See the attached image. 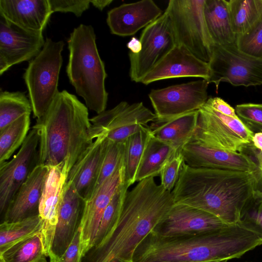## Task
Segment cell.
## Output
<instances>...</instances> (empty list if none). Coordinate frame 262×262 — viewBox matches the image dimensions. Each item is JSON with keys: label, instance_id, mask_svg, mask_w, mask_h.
I'll list each match as a JSON object with an SVG mask.
<instances>
[{"label": "cell", "instance_id": "obj_23", "mask_svg": "<svg viewBox=\"0 0 262 262\" xmlns=\"http://www.w3.org/2000/svg\"><path fill=\"white\" fill-rule=\"evenodd\" d=\"M50 167L38 165L21 185L5 212L3 222H13L39 215L40 198Z\"/></svg>", "mask_w": 262, "mask_h": 262}, {"label": "cell", "instance_id": "obj_52", "mask_svg": "<svg viewBox=\"0 0 262 262\" xmlns=\"http://www.w3.org/2000/svg\"><path fill=\"white\" fill-rule=\"evenodd\" d=\"M259 191L260 194L262 196V190H259Z\"/></svg>", "mask_w": 262, "mask_h": 262}, {"label": "cell", "instance_id": "obj_1", "mask_svg": "<svg viewBox=\"0 0 262 262\" xmlns=\"http://www.w3.org/2000/svg\"><path fill=\"white\" fill-rule=\"evenodd\" d=\"M174 204L171 191L158 185L154 177L138 182L127 191L119 215L104 238L90 249L82 262H110L114 258L133 261L138 245Z\"/></svg>", "mask_w": 262, "mask_h": 262}, {"label": "cell", "instance_id": "obj_28", "mask_svg": "<svg viewBox=\"0 0 262 262\" xmlns=\"http://www.w3.org/2000/svg\"><path fill=\"white\" fill-rule=\"evenodd\" d=\"M150 136L148 126L129 136L124 142V183L128 187L136 182L137 170Z\"/></svg>", "mask_w": 262, "mask_h": 262}, {"label": "cell", "instance_id": "obj_32", "mask_svg": "<svg viewBox=\"0 0 262 262\" xmlns=\"http://www.w3.org/2000/svg\"><path fill=\"white\" fill-rule=\"evenodd\" d=\"M30 114H26L0 130V165L7 162L24 142L30 128Z\"/></svg>", "mask_w": 262, "mask_h": 262}, {"label": "cell", "instance_id": "obj_10", "mask_svg": "<svg viewBox=\"0 0 262 262\" xmlns=\"http://www.w3.org/2000/svg\"><path fill=\"white\" fill-rule=\"evenodd\" d=\"M156 118V114L142 102L129 104L122 101L113 108L90 118V136L93 140L104 136L111 142L123 143Z\"/></svg>", "mask_w": 262, "mask_h": 262}, {"label": "cell", "instance_id": "obj_17", "mask_svg": "<svg viewBox=\"0 0 262 262\" xmlns=\"http://www.w3.org/2000/svg\"><path fill=\"white\" fill-rule=\"evenodd\" d=\"M124 181L123 163L86 201L80 227L82 258L94 246L104 212L116 189Z\"/></svg>", "mask_w": 262, "mask_h": 262}, {"label": "cell", "instance_id": "obj_26", "mask_svg": "<svg viewBox=\"0 0 262 262\" xmlns=\"http://www.w3.org/2000/svg\"><path fill=\"white\" fill-rule=\"evenodd\" d=\"M204 11L207 29L213 45L234 43L236 35L231 25L228 1L205 0Z\"/></svg>", "mask_w": 262, "mask_h": 262}, {"label": "cell", "instance_id": "obj_16", "mask_svg": "<svg viewBox=\"0 0 262 262\" xmlns=\"http://www.w3.org/2000/svg\"><path fill=\"white\" fill-rule=\"evenodd\" d=\"M228 225L209 213L187 205L174 204L152 231L160 236H172L209 232Z\"/></svg>", "mask_w": 262, "mask_h": 262}, {"label": "cell", "instance_id": "obj_43", "mask_svg": "<svg viewBox=\"0 0 262 262\" xmlns=\"http://www.w3.org/2000/svg\"><path fill=\"white\" fill-rule=\"evenodd\" d=\"M241 152L245 154L250 153V158L256 164L258 168V190H262V151L255 148L252 143L244 148Z\"/></svg>", "mask_w": 262, "mask_h": 262}, {"label": "cell", "instance_id": "obj_25", "mask_svg": "<svg viewBox=\"0 0 262 262\" xmlns=\"http://www.w3.org/2000/svg\"><path fill=\"white\" fill-rule=\"evenodd\" d=\"M199 110L166 119H157L149 126L151 136L181 152L196 130Z\"/></svg>", "mask_w": 262, "mask_h": 262}, {"label": "cell", "instance_id": "obj_35", "mask_svg": "<svg viewBox=\"0 0 262 262\" xmlns=\"http://www.w3.org/2000/svg\"><path fill=\"white\" fill-rule=\"evenodd\" d=\"M235 43L244 53L262 58V14L246 32L236 35Z\"/></svg>", "mask_w": 262, "mask_h": 262}, {"label": "cell", "instance_id": "obj_9", "mask_svg": "<svg viewBox=\"0 0 262 262\" xmlns=\"http://www.w3.org/2000/svg\"><path fill=\"white\" fill-rule=\"evenodd\" d=\"M210 77L216 91L221 82L234 86H255L262 84V58L241 51L235 43L213 45L208 62Z\"/></svg>", "mask_w": 262, "mask_h": 262}, {"label": "cell", "instance_id": "obj_7", "mask_svg": "<svg viewBox=\"0 0 262 262\" xmlns=\"http://www.w3.org/2000/svg\"><path fill=\"white\" fill-rule=\"evenodd\" d=\"M205 0H170L165 11L171 21L177 45L209 62L213 43L205 21Z\"/></svg>", "mask_w": 262, "mask_h": 262}, {"label": "cell", "instance_id": "obj_24", "mask_svg": "<svg viewBox=\"0 0 262 262\" xmlns=\"http://www.w3.org/2000/svg\"><path fill=\"white\" fill-rule=\"evenodd\" d=\"M53 12L48 0H1L0 16L31 32H42Z\"/></svg>", "mask_w": 262, "mask_h": 262}, {"label": "cell", "instance_id": "obj_20", "mask_svg": "<svg viewBox=\"0 0 262 262\" xmlns=\"http://www.w3.org/2000/svg\"><path fill=\"white\" fill-rule=\"evenodd\" d=\"M86 201L67 181L60 204L58 222L49 255L56 259L66 250L80 228Z\"/></svg>", "mask_w": 262, "mask_h": 262}, {"label": "cell", "instance_id": "obj_30", "mask_svg": "<svg viewBox=\"0 0 262 262\" xmlns=\"http://www.w3.org/2000/svg\"><path fill=\"white\" fill-rule=\"evenodd\" d=\"M40 232L0 253L5 262H48Z\"/></svg>", "mask_w": 262, "mask_h": 262}, {"label": "cell", "instance_id": "obj_15", "mask_svg": "<svg viewBox=\"0 0 262 262\" xmlns=\"http://www.w3.org/2000/svg\"><path fill=\"white\" fill-rule=\"evenodd\" d=\"M71 168L67 161L50 167L40 198L39 206L40 234L47 256L51 252L62 192Z\"/></svg>", "mask_w": 262, "mask_h": 262}, {"label": "cell", "instance_id": "obj_47", "mask_svg": "<svg viewBox=\"0 0 262 262\" xmlns=\"http://www.w3.org/2000/svg\"><path fill=\"white\" fill-rule=\"evenodd\" d=\"M110 262H134V261H126L123 259H119V258H114L111 260Z\"/></svg>", "mask_w": 262, "mask_h": 262}, {"label": "cell", "instance_id": "obj_3", "mask_svg": "<svg viewBox=\"0 0 262 262\" xmlns=\"http://www.w3.org/2000/svg\"><path fill=\"white\" fill-rule=\"evenodd\" d=\"M262 245L254 231L241 223L196 234L162 236L152 231L142 240L134 262H202L238 258Z\"/></svg>", "mask_w": 262, "mask_h": 262}, {"label": "cell", "instance_id": "obj_4", "mask_svg": "<svg viewBox=\"0 0 262 262\" xmlns=\"http://www.w3.org/2000/svg\"><path fill=\"white\" fill-rule=\"evenodd\" d=\"M88 108L66 90L59 92L32 128L39 136L38 165L49 167L68 161L72 168L94 141Z\"/></svg>", "mask_w": 262, "mask_h": 262}, {"label": "cell", "instance_id": "obj_40", "mask_svg": "<svg viewBox=\"0 0 262 262\" xmlns=\"http://www.w3.org/2000/svg\"><path fill=\"white\" fill-rule=\"evenodd\" d=\"M53 13L71 12L80 17L90 7V0H48Z\"/></svg>", "mask_w": 262, "mask_h": 262}, {"label": "cell", "instance_id": "obj_33", "mask_svg": "<svg viewBox=\"0 0 262 262\" xmlns=\"http://www.w3.org/2000/svg\"><path fill=\"white\" fill-rule=\"evenodd\" d=\"M32 111L31 102L24 93L0 92V130Z\"/></svg>", "mask_w": 262, "mask_h": 262}, {"label": "cell", "instance_id": "obj_11", "mask_svg": "<svg viewBox=\"0 0 262 262\" xmlns=\"http://www.w3.org/2000/svg\"><path fill=\"white\" fill-rule=\"evenodd\" d=\"M142 49L129 53V76L135 82L142 78L177 45L172 26L166 11L142 32Z\"/></svg>", "mask_w": 262, "mask_h": 262}, {"label": "cell", "instance_id": "obj_39", "mask_svg": "<svg viewBox=\"0 0 262 262\" xmlns=\"http://www.w3.org/2000/svg\"><path fill=\"white\" fill-rule=\"evenodd\" d=\"M184 162L181 152L177 153L164 166L160 173V185L166 190L171 191L179 178Z\"/></svg>", "mask_w": 262, "mask_h": 262}, {"label": "cell", "instance_id": "obj_34", "mask_svg": "<svg viewBox=\"0 0 262 262\" xmlns=\"http://www.w3.org/2000/svg\"><path fill=\"white\" fill-rule=\"evenodd\" d=\"M128 188L124 181L116 189L103 214L94 246L103 240L117 219Z\"/></svg>", "mask_w": 262, "mask_h": 262}, {"label": "cell", "instance_id": "obj_36", "mask_svg": "<svg viewBox=\"0 0 262 262\" xmlns=\"http://www.w3.org/2000/svg\"><path fill=\"white\" fill-rule=\"evenodd\" d=\"M124 142L114 143L108 140L95 191L124 163Z\"/></svg>", "mask_w": 262, "mask_h": 262}, {"label": "cell", "instance_id": "obj_42", "mask_svg": "<svg viewBox=\"0 0 262 262\" xmlns=\"http://www.w3.org/2000/svg\"><path fill=\"white\" fill-rule=\"evenodd\" d=\"M205 104L223 115L234 118L238 117L235 110L221 98H209Z\"/></svg>", "mask_w": 262, "mask_h": 262}, {"label": "cell", "instance_id": "obj_46", "mask_svg": "<svg viewBox=\"0 0 262 262\" xmlns=\"http://www.w3.org/2000/svg\"><path fill=\"white\" fill-rule=\"evenodd\" d=\"M90 1L93 6L100 11L103 10L105 7L113 2L112 0H93Z\"/></svg>", "mask_w": 262, "mask_h": 262}, {"label": "cell", "instance_id": "obj_45", "mask_svg": "<svg viewBox=\"0 0 262 262\" xmlns=\"http://www.w3.org/2000/svg\"><path fill=\"white\" fill-rule=\"evenodd\" d=\"M252 144L255 148L262 151V132L254 134Z\"/></svg>", "mask_w": 262, "mask_h": 262}, {"label": "cell", "instance_id": "obj_51", "mask_svg": "<svg viewBox=\"0 0 262 262\" xmlns=\"http://www.w3.org/2000/svg\"><path fill=\"white\" fill-rule=\"evenodd\" d=\"M219 261H202V262H217Z\"/></svg>", "mask_w": 262, "mask_h": 262}, {"label": "cell", "instance_id": "obj_14", "mask_svg": "<svg viewBox=\"0 0 262 262\" xmlns=\"http://www.w3.org/2000/svg\"><path fill=\"white\" fill-rule=\"evenodd\" d=\"M45 42L42 32L26 31L0 16V75L15 64L33 59Z\"/></svg>", "mask_w": 262, "mask_h": 262}, {"label": "cell", "instance_id": "obj_6", "mask_svg": "<svg viewBox=\"0 0 262 262\" xmlns=\"http://www.w3.org/2000/svg\"><path fill=\"white\" fill-rule=\"evenodd\" d=\"M64 43L47 38L40 53L29 63L24 74L34 117L43 116L59 93L58 79Z\"/></svg>", "mask_w": 262, "mask_h": 262}, {"label": "cell", "instance_id": "obj_8", "mask_svg": "<svg viewBox=\"0 0 262 262\" xmlns=\"http://www.w3.org/2000/svg\"><path fill=\"white\" fill-rule=\"evenodd\" d=\"M253 135L238 117L223 115L204 104L199 110L197 127L190 140L210 147L241 152L252 143Z\"/></svg>", "mask_w": 262, "mask_h": 262}, {"label": "cell", "instance_id": "obj_48", "mask_svg": "<svg viewBox=\"0 0 262 262\" xmlns=\"http://www.w3.org/2000/svg\"><path fill=\"white\" fill-rule=\"evenodd\" d=\"M50 262H57L56 258L52 255H49Z\"/></svg>", "mask_w": 262, "mask_h": 262}, {"label": "cell", "instance_id": "obj_27", "mask_svg": "<svg viewBox=\"0 0 262 262\" xmlns=\"http://www.w3.org/2000/svg\"><path fill=\"white\" fill-rule=\"evenodd\" d=\"M177 153L172 147L151 136L139 166L136 181L160 176L165 164Z\"/></svg>", "mask_w": 262, "mask_h": 262}, {"label": "cell", "instance_id": "obj_19", "mask_svg": "<svg viewBox=\"0 0 262 262\" xmlns=\"http://www.w3.org/2000/svg\"><path fill=\"white\" fill-rule=\"evenodd\" d=\"M208 62L196 57L186 47L176 45L141 80L147 85L156 81L182 77H200L208 81Z\"/></svg>", "mask_w": 262, "mask_h": 262}, {"label": "cell", "instance_id": "obj_49", "mask_svg": "<svg viewBox=\"0 0 262 262\" xmlns=\"http://www.w3.org/2000/svg\"><path fill=\"white\" fill-rule=\"evenodd\" d=\"M227 260H221V261H219L217 262H227Z\"/></svg>", "mask_w": 262, "mask_h": 262}, {"label": "cell", "instance_id": "obj_2", "mask_svg": "<svg viewBox=\"0 0 262 262\" xmlns=\"http://www.w3.org/2000/svg\"><path fill=\"white\" fill-rule=\"evenodd\" d=\"M258 190L257 172L192 167L184 162L171 192L174 204L204 211L232 225L241 222Z\"/></svg>", "mask_w": 262, "mask_h": 262}, {"label": "cell", "instance_id": "obj_44", "mask_svg": "<svg viewBox=\"0 0 262 262\" xmlns=\"http://www.w3.org/2000/svg\"><path fill=\"white\" fill-rule=\"evenodd\" d=\"M127 48L130 50V52L137 54L139 53L142 49V45L139 39L133 37L127 43Z\"/></svg>", "mask_w": 262, "mask_h": 262}, {"label": "cell", "instance_id": "obj_41", "mask_svg": "<svg viewBox=\"0 0 262 262\" xmlns=\"http://www.w3.org/2000/svg\"><path fill=\"white\" fill-rule=\"evenodd\" d=\"M80 242L81 231L79 228L66 250L59 258L56 259L57 262H82Z\"/></svg>", "mask_w": 262, "mask_h": 262}, {"label": "cell", "instance_id": "obj_37", "mask_svg": "<svg viewBox=\"0 0 262 262\" xmlns=\"http://www.w3.org/2000/svg\"><path fill=\"white\" fill-rule=\"evenodd\" d=\"M262 239V196L257 190L243 211L240 222Z\"/></svg>", "mask_w": 262, "mask_h": 262}, {"label": "cell", "instance_id": "obj_29", "mask_svg": "<svg viewBox=\"0 0 262 262\" xmlns=\"http://www.w3.org/2000/svg\"><path fill=\"white\" fill-rule=\"evenodd\" d=\"M40 230L41 222L39 215L16 222H2L0 225V253L40 232Z\"/></svg>", "mask_w": 262, "mask_h": 262}, {"label": "cell", "instance_id": "obj_13", "mask_svg": "<svg viewBox=\"0 0 262 262\" xmlns=\"http://www.w3.org/2000/svg\"><path fill=\"white\" fill-rule=\"evenodd\" d=\"M39 136L32 128L18 151L0 165V212L3 215L15 194L38 165Z\"/></svg>", "mask_w": 262, "mask_h": 262}, {"label": "cell", "instance_id": "obj_5", "mask_svg": "<svg viewBox=\"0 0 262 262\" xmlns=\"http://www.w3.org/2000/svg\"><path fill=\"white\" fill-rule=\"evenodd\" d=\"M68 45L66 72L70 82L88 108L97 114L104 112L108 99L105 88L107 74L97 48L93 27L80 24L74 28Z\"/></svg>", "mask_w": 262, "mask_h": 262}, {"label": "cell", "instance_id": "obj_18", "mask_svg": "<svg viewBox=\"0 0 262 262\" xmlns=\"http://www.w3.org/2000/svg\"><path fill=\"white\" fill-rule=\"evenodd\" d=\"M181 153L185 163L192 167L255 172L258 174L256 164L250 157L241 152L210 147L190 140Z\"/></svg>", "mask_w": 262, "mask_h": 262}, {"label": "cell", "instance_id": "obj_12", "mask_svg": "<svg viewBox=\"0 0 262 262\" xmlns=\"http://www.w3.org/2000/svg\"><path fill=\"white\" fill-rule=\"evenodd\" d=\"M205 79L152 90L148 96L157 119L169 118L200 110L208 99Z\"/></svg>", "mask_w": 262, "mask_h": 262}, {"label": "cell", "instance_id": "obj_31", "mask_svg": "<svg viewBox=\"0 0 262 262\" xmlns=\"http://www.w3.org/2000/svg\"><path fill=\"white\" fill-rule=\"evenodd\" d=\"M231 25L237 35L250 28L262 14V0L228 1Z\"/></svg>", "mask_w": 262, "mask_h": 262}, {"label": "cell", "instance_id": "obj_21", "mask_svg": "<svg viewBox=\"0 0 262 262\" xmlns=\"http://www.w3.org/2000/svg\"><path fill=\"white\" fill-rule=\"evenodd\" d=\"M108 144L99 136L88 146L71 168L67 181L71 182L85 201L94 193Z\"/></svg>", "mask_w": 262, "mask_h": 262}, {"label": "cell", "instance_id": "obj_22", "mask_svg": "<svg viewBox=\"0 0 262 262\" xmlns=\"http://www.w3.org/2000/svg\"><path fill=\"white\" fill-rule=\"evenodd\" d=\"M162 11L152 0L124 4L107 13V24L111 33L131 36L162 15Z\"/></svg>", "mask_w": 262, "mask_h": 262}, {"label": "cell", "instance_id": "obj_38", "mask_svg": "<svg viewBox=\"0 0 262 262\" xmlns=\"http://www.w3.org/2000/svg\"><path fill=\"white\" fill-rule=\"evenodd\" d=\"M235 110L240 120L254 134L262 132V104H238Z\"/></svg>", "mask_w": 262, "mask_h": 262}, {"label": "cell", "instance_id": "obj_50", "mask_svg": "<svg viewBox=\"0 0 262 262\" xmlns=\"http://www.w3.org/2000/svg\"><path fill=\"white\" fill-rule=\"evenodd\" d=\"M0 262H5V261L2 258L0 257Z\"/></svg>", "mask_w": 262, "mask_h": 262}]
</instances>
